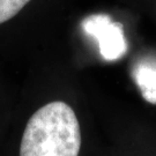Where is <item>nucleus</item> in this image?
<instances>
[{
    "mask_svg": "<svg viewBox=\"0 0 156 156\" xmlns=\"http://www.w3.org/2000/svg\"><path fill=\"white\" fill-rule=\"evenodd\" d=\"M132 74L146 102L156 105V59H144L136 62Z\"/></svg>",
    "mask_w": 156,
    "mask_h": 156,
    "instance_id": "7ed1b4c3",
    "label": "nucleus"
},
{
    "mask_svg": "<svg viewBox=\"0 0 156 156\" xmlns=\"http://www.w3.org/2000/svg\"><path fill=\"white\" fill-rule=\"evenodd\" d=\"M82 28L87 35L91 36L98 43L100 55L108 62L120 59L127 51L123 26L112 21L105 14H95L82 21Z\"/></svg>",
    "mask_w": 156,
    "mask_h": 156,
    "instance_id": "f03ea898",
    "label": "nucleus"
},
{
    "mask_svg": "<svg viewBox=\"0 0 156 156\" xmlns=\"http://www.w3.org/2000/svg\"><path fill=\"white\" fill-rule=\"evenodd\" d=\"M30 0H0V24L11 20Z\"/></svg>",
    "mask_w": 156,
    "mask_h": 156,
    "instance_id": "20e7f679",
    "label": "nucleus"
},
{
    "mask_svg": "<svg viewBox=\"0 0 156 156\" xmlns=\"http://www.w3.org/2000/svg\"><path fill=\"white\" fill-rule=\"evenodd\" d=\"M81 131L75 112L62 101L39 108L26 125L20 156H79Z\"/></svg>",
    "mask_w": 156,
    "mask_h": 156,
    "instance_id": "f257e3e1",
    "label": "nucleus"
}]
</instances>
